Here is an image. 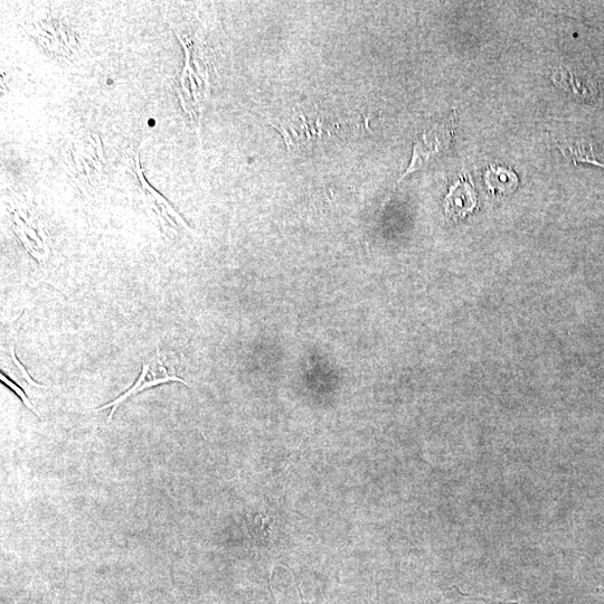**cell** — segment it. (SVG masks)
I'll return each mask as SVG.
<instances>
[{
	"label": "cell",
	"instance_id": "cell-1",
	"mask_svg": "<svg viewBox=\"0 0 604 604\" xmlns=\"http://www.w3.org/2000/svg\"><path fill=\"white\" fill-rule=\"evenodd\" d=\"M453 135L452 119L437 122L436 125L422 132L421 137L415 141L413 156L407 172L399 179L398 184L414 172L428 167L434 160L445 155L450 148ZM396 184V185H398Z\"/></svg>",
	"mask_w": 604,
	"mask_h": 604
},
{
	"label": "cell",
	"instance_id": "cell-2",
	"mask_svg": "<svg viewBox=\"0 0 604 604\" xmlns=\"http://www.w3.org/2000/svg\"><path fill=\"white\" fill-rule=\"evenodd\" d=\"M169 382H179L185 385H188L181 377H178L176 374H171L168 372L167 367L164 366L162 360H158V366L151 367L149 364L144 363L143 372H141L139 379L135 383L134 386L126 393L119 396V398L113 402H110L103 407L97 409L96 411H102L106 409H111L108 422L112 420L113 415H115L116 411L120 407V405L126 402L128 399L132 398L145 390L155 388L160 384H165Z\"/></svg>",
	"mask_w": 604,
	"mask_h": 604
},
{
	"label": "cell",
	"instance_id": "cell-3",
	"mask_svg": "<svg viewBox=\"0 0 604 604\" xmlns=\"http://www.w3.org/2000/svg\"><path fill=\"white\" fill-rule=\"evenodd\" d=\"M477 204V193L468 176H461L453 184L445 198L446 214L453 219H461L473 212Z\"/></svg>",
	"mask_w": 604,
	"mask_h": 604
},
{
	"label": "cell",
	"instance_id": "cell-4",
	"mask_svg": "<svg viewBox=\"0 0 604 604\" xmlns=\"http://www.w3.org/2000/svg\"><path fill=\"white\" fill-rule=\"evenodd\" d=\"M485 181L493 193L511 194L518 186V176L511 168L505 166H490L485 174Z\"/></svg>",
	"mask_w": 604,
	"mask_h": 604
},
{
	"label": "cell",
	"instance_id": "cell-5",
	"mask_svg": "<svg viewBox=\"0 0 604 604\" xmlns=\"http://www.w3.org/2000/svg\"><path fill=\"white\" fill-rule=\"evenodd\" d=\"M562 153L566 158H570L574 165L579 163H588L604 168V164L597 159L593 153L592 145L584 141H574V143L560 146Z\"/></svg>",
	"mask_w": 604,
	"mask_h": 604
},
{
	"label": "cell",
	"instance_id": "cell-6",
	"mask_svg": "<svg viewBox=\"0 0 604 604\" xmlns=\"http://www.w3.org/2000/svg\"><path fill=\"white\" fill-rule=\"evenodd\" d=\"M0 380H2V383L4 385L8 386V388L11 389L18 396V398H20L22 400V402L24 403L25 407L28 410L35 413L37 415V417H40V415L37 414V412L35 411L33 404L30 402V400H28L25 392L20 388V386H18L16 383L9 380L8 377L4 374V372H2V374H0Z\"/></svg>",
	"mask_w": 604,
	"mask_h": 604
},
{
	"label": "cell",
	"instance_id": "cell-7",
	"mask_svg": "<svg viewBox=\"0 0 604 604\" xmlns=\"http://www.w3.org/2000/svg\"><path fill=\"white\" fill-rule=\"evenodd\" d=\"M11 355H12V360L14 361V363L16 364V366H17L18 368H20V371H21V373L23 374L24 379H25V380H26L28 383H30V384H32V385H34V386H36V388L44 389V388H45V386L40 385V384H37V383H36V382H35V381L32 379V377H31L30 375H28L27 371L25 370V367H24V366L21 364V362L17 360V358H16V354H15V349H14V346H12V348H11Z\"/></svg>",
	"mask_w": 604,
	"mask_h": 604
},
{
	"label": "cell",
	"instance_id": "cell-8",
	"mask_svg": "<svg viewBox=\"0 0 604 604\" xmlns=\"http://www.w3.org/2000/svg\"><path fill=\"white\" fill-rule=\"evenodd\" d=\"M455 589L458 591V593L460 594V596H462V597H464V598H466L468 600L480 601V602H485V603H489V604H522V603H518V602L494 601V600H489L487 598H479V597L469 596V594L461 592V590H459L457 587H455Z\"/></svg>",
	"mask_w": 604,
	"mask_h": 604
}]
</instances>
